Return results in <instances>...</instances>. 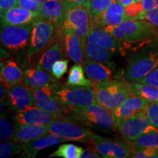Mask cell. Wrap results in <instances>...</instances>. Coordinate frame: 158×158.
<instances>
[{
	"instance_id": "28",
	"label": "cell",
	"mask_w": 158,
	"mask_h": 158,
	"mask_svg": "<svg viewBox=\"0 0 158 158\" xmlns=\"http://www.w3.org/2000/svg\"><path fill=\"white\" fill-rule=\"evenodd\" d=\"M132 94L141 97L149 102H158V88L139 82H128Z\"/></svg>"
},
{
	"instance_id": "4",
	"label": "cell",
	"mask_w": 158,
	"mask_h": 158,
	"mask_svg": "<svg viewBox=\"0 0 158 158\" xmlns=\"http://www.w3.org/2000/svg\"><path fill=\"white\" fill-rule=\"evenodd\" d=\"M158 66V47L147 48L130 59L125 72L128 82H138Z\"/></svg>"
},
{
	"instance_id": "31",
	"label": "cell",
	"mask_w": 158,
	"mask_h": 158,
	"mask_svg": "<svg viewBox=\"0 0 158 158\" xmlns=\"http://www.w3.org/2000/svg\"><path fill=\"white\" fill-rule=\"evenodd\" d=\"M130 142L133 148L158 149V130L144 134Z\"/></svg>"
},
{
	"instance_id": "1",
	"label": "cell",
	"mask_w": 158,
	"mask_h": 158,
	"mask_svg": "<svg viewBox=\"0 0 158 158\" xmlns=\"http://www.w3.org/2000/svg\"><path fill=\"white\" fill-rule=\"evenodd\" d=\"M95 93L96 102L110 111L121 106L132 95L128 83L120 81H108L94 83L92 86Z\"/></svg>"
},
{
	"instance_id": "36",
	"label": "cell",
	"mask_w": 158,
	"mask_h": 158,
	"mask_svg": "<svg viewBox=\"0 0 158 158\" xmlns=\"http://www.w3.org/2000/svg\"><path fill=\"white\" fill-rule=\"evenodd\" d=\"M68 68V60L60 59L53 64L51 69V73L56 79L61 78L66 73Z\"/></svg>"
},
{
	"instance_id": "37",
	"label": "cell",
	"mask_w": 158,
	"mask_h": 158,
	"mask_svg": "<svg viewBox=\"0 0 158 158\" xmlns=\"http://www.w3.org/2000/svg\"><path fill=\"white\" fill-rule=\"evenodd\" d=\"M125 14L127 19H137V18L143 12L141 2H134L124 7Z\"/></svg>"
},
{
	"instance_id": "5",
	"label": "cell",
	"mask_w": 158,
	"mask_h": 158,
	"mask_svg": "<svg viewBox=\"0 0 158 158\" xmlns=\"http://www.w3.org/2000/svg\"><path fill=\"white\" fill-rule=\"evenodd\" d=\"M48 133L64 139L87 143L91 142L94 133L88 128L82 127L75 122L64 118H57L48 124Z\"/></svg>"
},
{
	"instance_id": "19",
	"label": "cell",
	"mask_w": 158,
	"mask_h": 158,
	"mask_svg": "<svg viewBox=\"0 0 158 158\" xmlns=\"http://www.w3.org/2000/svg\"><path fill=\"white\" fill-rule=\"evenodd\" d=\"M69 141L68 140L59 137L56 135L48 133L24 143L22 157H35L40 151L60 143Z\"/></svg>"
},
{
	"instance_id": "14",
	"label": "cell",
	"mask_w": 158,
	"mask_h": 158,
	"mask_svg": "<svg viewBox=\"0 0 158 158\" xmlns=\"http://www.w3.org/2000/svg\"><path fill=\"white\" fill-rule=\"evenodd\" d=\"M57 118L53 114L35 106L18 112L15 116V121L19 124L41 126L48 125Z\"/></svg>"
},
{
	"instance_id": "18",
	"label": "cell",
	"mask_w": 158,
	"mask_h": 158,
	"mask_svg": "<svg viewBox=\"0 0 158 158\" xmlns=\"http://www.w3.org/2000/svg\"><path fill=\"white\" fill-rule=\"evenodd\" d=\"M39 19L38 13L18 6L1 13V26L29 24Z\"/></svg>"
},
{
	"instance_id": "47",
	"label": "cell",
	"mask_w": 158,
	"mask_h": 158,
	"mask_svg": "<svg viewBox=\"0 0 158 158\" xmlns=\"http://www.w3.org/2000/svg\"><path fill=\"white\" fill-rule=\"evenodd\" d=\"M118 2H120L124 7H127V6L131 5L134 2H135V0H116Z\"/></svg>"
},
{
	"instance_id": "41",
	"label": "cell",
	"mask_w": 158,
	"mask_h": 158,
	"mask_svg": "<svg viewBox=\"0 0 158 158\" xmlns=\"http://www.w3.org/2000/svg\"><path fill=\"white\" fill-rule=\"evenodd\" d=\"M18 6L35 13H38L40 4L37 3L34 0H18Z\"/></svg>"
},
{
	"instance_id": "3",
	"label": "cell",
	"mask_w": 158,
	"mask_h": 158,
	"mask_svg": "<svg viewBox=\"0 0 158 158\" xmlns=\"http://www.w3.org/2000/svg\"><path fill=\"white\" fill-rule=\"evenodd\" d=\"M53 92L61 103L69 107H81L95 103V93L92 86L52 85Z\"/></svg>"
},
{
	"instance_id": "12",
	"label": "cell",
	"mask_w": 158,
	"mask_h": 158,
	"mask_svg": "<svg viewBox=\"0 0 158 158\" xmlns=\"http://www.w3.org/2000/svg\"><path fill=\"white\" fill-rule=\"evenodd\" d=\"M149 103L145 99L132 94L121 106L111 111L116 124L127 118L146 114Z\"/></svg>"
},
{
	"instance_id": "48",
	"label": "cell",
	"mask_w": 158,
	"mask_h": 158,
	"mask_svg": "<svg viewBox=\"0 0 158 158\" xmlns=\"http://www.w3.org/2000/svg\"><path fill=\"white\" fill-rule=\"evenodd\" d=\"M34 1H35V2H37V3H39V4H42V3H43L44 2H45L46 1V0H34Z\"/></svg>"
},
{
	"instance_id": "26",
	"label": "cell",
	"mask_w": 158,
	"mask_h": 158,
	"mask_svg": "<svg viewBox=\"0 0 158 158\" xmlns=\"http://www.w3.org/2000/svg\"><path fill=\"white\" fill-rule=\"evenodd\" d=\"M64 58V54L62 53V45L60 44V41L56 40L51 46L45 51L44 54L41 56L37 68L43 69L48 72H51L53 64L57 61L63 59Z\"/></svg>"
},
{
	"instance_id": "42",
	"label": "cell",
	"mask_w": 158,
	"mask_h": 158,
	"mask_svg": "<svg viewBox=\"0 0 158 158\" xmlns=\"http://www.w3.org/2000/svg\"><path fill=\"white\" fill-rule=\"evenodd\" d=\"M90 29H91V25L89 23V24L84 26V27H81V28L73 29V30L70 31L69 33H71V34L74 35L75 36L78 37V38L80 39L83 43H84L86 40V37H87V35L89 34V32ZM67 34H68V33H67Z\"/></svg>"
},
{
	"instance_id": "15",
	"label": "cell",
	"mask_w": 158,
	"mask_h": 158,
	"mask_svg": "<svg viewBox=\"0 0 158 158\" xmlns=\"http://www.w3.org/2000/svg\"><path fill=\"white\" fill-rule=\"evenodd\" d=\"M7 98L11 107L18 112L35 106L32 90L23 84H19L9 89Z\"/></svg>"
},
{
	"instance_id": "34",
	"label": "cell",
	"mask_w": 158,
	"mask_h": 158,
	"mask_svg": "<svg viewBox=\"0 0 158 158\" xmlns=\"http://www.w3.org/2000/svg\"><path fill=\"white\" fill-rule=\"evenodd\" d=\"M15 128L8 121L5 114H1L0 118V139L2 141L10 140L13 138Z\"/></svg>"
},
{
	"instance_id": "44",
	"label": "cell",
	"mask_w": 158,
	"mask_h": 158,
	"mask_svg": "<svg viewBox=\"0 0 158 158\" xmlns=\"http://www.w3.org/2000/svg\"><path fill=\"white\" fill-rule=\"evenodd\" d=\"M67 8L73 7H81L86 5L87 0H62Z\"/></svg>"
},
{
	"instance_id": "22",
	"label": "cell",
	"mask_w": 158,
	"mask_h": 158,
	"mask_svg": "<svg viewBox=\"0 0 158 158\" xmlns=\"http://www.w3.org/2000/svg\"><path fill=\"white\" fill-rule=\"evenodd\" d=\"M84 64L85 73L94 83H103L111 80V71L102 63L93 60L85 55Z\"/></svg>"
},
{
	"instance_id": "38",
	"label": "cell",
	"mask_w": 158,
	"mask_h": 158,
	"mask_svg": "<svg viewBox=\"0 0 158 158\" xmlns=\"http://www.w3.org/2000/svg\"><path fill=\"white\" fill-rule=\"evenodd\" d=\"M137 19L146 20L158 27V7L149 10L143 11L137 18Z\"/></svg>"
},
{
	"instance_id": "17",
	"label": "cell",
	"mask_w": 158,
	"mask_h": 158,
	"mask_svg": "<svg viewBox=\"0 0 158 158\" xmlns=\"http://www.w3.org/2000/svg\"><path fill=\"white\" fill-rule=\"evenodd\" d=\"M89 23L90 18L85 6L68 7L65 12L62 25L63 35Z\"/></svg>"
},
{
	"instance_id": "6",
	"label": "cell",
	"mask_w": 158,
	"mask_h": 158,
	"mask_svg": "<svg viewBox=\"0 0 158 158\" xmlns=\"http://www.w3.org/2000/svg\"><path fill=\"white\" fill-rule=\"evenodd\" d=\"M118 26L124 32V43L149 41L158 36V27L146 20L127 19Z\"/></svg>"
},
{
	"instance_id": "49",
	"label": "cell",
	"mask_w": 158,
	"mask_h": 158,
	"mask_svg": "<svg viewBox=\"0 0 158 158\" xmlns=\"http://www.w3.org/2000/svg\"><path fill=\"white\" fill-rule=\"evenodd\" d=\"M143 0H135V2H143Z\"/></svg>"
},
{
	"instance_id": "13",
	"label": "cell",
	"mask_w": 158,
	"mask_h": 158,
	"mask_svg": "<svg viewBox=\"0 0 158 158\" xmlns=\"http://www.w3.org/2000/svg\"><path fill=\"white\" fill-rule=\"evenodd\" d=\"M127 20L124 7L118 1L114 2L98 16L90 19L92 27L105 28L108 26H116Z\"/></svg>"
},
{
	"instance_id": "46",
	"label": "cell",
	"mask_w": 158,
	"mask_h": 158,
	"mask_svg": "<svg viewBox=\"0 0 158 158\" xmlns=\"http://www.w3.org/2000/svg\"><path fill=\"white\" fill-rule=\"evenodd\" d=\"M102 157L98 152L91 150H84L80 158H100Z\"/></svg>"
},
{
	"instance_id": "30",
	"label": "cell",
	"mask_w": 158,
	"mask_h": 158,
	"mask_svg": "<svg viewBox=\"0 0 158 158\" xmlns=\"http://www.w3.org/2000/svg\"><path fill=\"white\" fill-rule=\"evenodd\" d=\"M84 151L83 148L73 143H64L59 146L56 151L51 154L49 157H61L64 158H80Z\"/></svg>"
},
{
	"instance_id": "8",
	"label": "cell",
	"mask_w": 158,
	"mask_h": 158,
	"mask_svg": "<svg viewBox=\"0 0 158 158\" xmlns=\"http://www.w3.org/2000/svg\"><path fill=\"white\" fill-rule=\"evenodd\" d=\"M116 128L122 137L130 141L146 133L158 130L150 122L147 113L124 120L116 124Z\"/></svg>"
},
{
	"instance_id": "29",
	"label": "cell",
	"mask_w": 158,
	"mask_h": 158,
	"mask_svg": "<svg viewBox=\"0 0 158 158\" xmlns=\"http://www.w3.org/2000/svg\"><path fill=\"white\" fill-rule=\"evenodd\" d=\"M67 85L78 86H92V87L94 82L85 77L84 70L81 64L76 63L73 66L71 67L69 71Z\"/></svg>"
},
{
	"instance_id": "43",
	"label": "cell",
	"mask_w": 158,
	"mask_h": 158,
	"mask_svg": "<svg viewBox=\"0 0 158 158\" xmlns=\"http://www.w3.org/2000/svg\"><path fill=\"white\" fill-rule=\"evenodd\" d=\"M18 0H0V11L1 13L7 10L17 7Z\"/></svg>"
},
{
	"instance_id": "45",
	"label": "cell",
	"mask_w": 158,
	"mask_h": 158,
	"mask_svg": "<svg viewBox=\"0 0 158 158\" xmlns=\"http://www.w3.org/2000/svg\"><path fill=\"white\" fill-rule=\"evenodd\" d=\"M141 4L143 11H147L158 7V0H143Z\"/></svg>"
},
{
	"instance_id": "2",
	"label": "cell",
	"mask_w": 158,
	"mask_h": 158,
	"mask_svg": "<svg viewBox=\"0 0 158 158\" xmlns=\"http://www.w3.org/2000/svg\"><path fill=\"white\" fill-rule=\"evenodd\" d=\"M69 108V114L77 122H84L102 129L109 130L116 127V122L112 112L98 103Z\"/></svg>"
},
{
	"instance_id": "35",
	"label": "cell",
	"mask_w": 158,
	"mask_h": 158,
	"mask_svg": "<svg viewBox=\"0 0 158 158\" xmlns=\"http://www.w3.org/2000/svg\"><path fill=\"white\" fill-rule=\"evenodd\" d=\"M130 157L135 158H158V149L150 148H133Z\"/></svg>"
},
{
	"instance_id": "9",
	"label": "cell",
	"mask_w": 158,
	"mask_h": 158,
	"mask_svg": "<svg viewBox=\"0 0 158 158\" xmlns=\"http://www.w3.org/2000/svg\"><path fill=\"white\" fill-rule=\"evenodd\" d=\"M35 98V106L53 114L58 118H64L69 114V106L61 103L53 92L52 85L32 89Z\"/></svg>"
},
{
	"instance_id": "25",
	"label": "cell",
	"mask_w": 158,
	"mask_h": 158,
	"mask_svg": "<svg viewBox=\"0 0 158 158\" xmlns=\"http://www.w3.org/2000/svg\"><path fill=\"white\" fill-rule=\"evenodd\" d=\"M64 35V50L68 56L76 63L82 64L85 56L83 42L71 33Z\"/></svg>"
},
{
	"instance_id": "23",
	"label": "cell",
	"mask_w": 158,
	"mask_h": 158,
	"mask_svg": "<svg viewBox=\"0 0 158 158\" xmlns=\"http://www.w3.org/2000/svg\"><path fill=\"white\" fill-rule=\"evenodd\" d=\"M1 83L6 88L10 89L15 85L23 82L24 72L13 60H7L2 65Z\"/></svg>"
},
{
	"instance_id": "20",
	"label": "cell",
	"mask_w": 158,
	"mask_h": 158,
	"mask_svg": "<svg viewBox=\"0 0 158 158\" xmlns=\"http://www.w3.org/2000/svg\"><path fill=\"white\" fill-rule=\"evenodd\" d=\"M56 78L48 71L40 68H29L24 71L23 84L27 87L32 89L51 86L55 84Z\"/></svg>"
},
{
	"instance_id": "33",
	"label": "cell",
	"mask_w": 158,
	"mask_h": 158,
	"mask_svg": "<svg viewBox=\"0 0 158 158\" xmlns=\"http://www.w3.org/2000/svg\"><path fill=\"white\" fill-rule=\"evenodd\" d=\"M116 0H87L85 7L87 10L90 19L98 16Z\"/></svg>"
},
{
	"instance_id": "16",
	"label": "cell",
	"mask_w": 158,
	"mask_h": 158,
	"mask_svg": "<svg viewBox=\"0 0 158 158\" xmlns=\"http://www.w3.org/2000/svg\"><path fill=\"white\" fill-rule=\"evenodd\" d=\"M67 7L62 0H46L40 7L38 15L40 19L49 21L57 28L62 29Z\"/></svg>"
},
{
	"instance_id": "10",
	"label": "cell",
	"mask_w": 158,
	"mask_h": 158,
	"mask_svg": "<svg viewBox=\"0 0 158 158\" xmlns=\"http://www.w3.org/2000/svg\"><path fill=\"white\" fill-rule=\"evenodd\" d=\"M54 23L51 21L41 19L32 23L27 56L32 57L48 45L54 35Z\"/></svg>"
},
{
	"instance_id": "11",
	"label": "cell",
	"mask_w": 158,
	"mask_h": 158,
	"mask_svg": "<svg viewBox=\"0 0 158 158\" xmlns=\"http://www.w3.org/2000/svg\"><path fill=\"white\" fill-rule=\"evenodd\" d=\"M91 143L94 151L102 157L125 158L130 157L131 155V145L125 142L108 139L94 134Z\"/></svg>"
},
{
	"instance_id": "21",
	"label": "cell",
	"mask_w": 158,
	"mask_h": 158,
	"mask_svg": "<svg viewBox=\"0 0 158 158\" xmlns=\"http://www.w3.org/2000/svg\"><path fill=\"white\" fill-rule=\"evenodd\" d=\"M86 41L103 47L111 51L112 52L121 50V42L116 40L104 30L103 28H99L91 26L89 32L86 37Z\"/></svg>"
},
{
	"instance_id": "7",
	"label": "cell",
	"mask_w": 158,
	"mask_h": 158,
	"mask_svg": "<svg viewBox=\"0 0 158 158\" xmlns=\"http://www.w3.org/2000/svg\"><path fill=\"white\" fill-rule=\"evenodd\" d=\"M32 23L2 27L1 43L6 48L18 51L25 48L30 41Z\"/></svg>"
},
{
	"instance_id": "40",
	"label": "cell",
	"mask_w": 158,
	"mask_h": 158,
	"mask_svg": "<svg viewBox=\"0 0 158 158\" xmlns=\"http://www.w3.org/2000/svg\"><path fill=\"white\" fill-rule=\"evenodd\" d=\"M138 82L141 84H149L158 88V66L153 69L147 76L140 79Z\"/></svg>"
},
{
	"instance_id": "32",
	"label": "cell",
	"mask_w": 158,
	"mask_h": 158,
	"mask_svg": "<svg viewBox=\"0 0 158 158\" xmlns=\"http://www.w3.org/2000/svg\"><path fill=\"white\" fill-rule=\"evenodd\" d=\"M23 146L24 143L13 139L2 141L0 143V157L1 158H5L23 152Z\"/></svg>"
},
{
	"instance_id": "39",
	"label": "cell",
	"mask_w": 158,
	"mask_h": 158,
	"mask_svg": "<svg viewBox=\"0 0 158 158\" xmlns=\"http://www.w3.org/2000/svg\"><path fill=\"white\" fill-rule=\"evenodd\" d=\"M147 115L152 124L158 130V102H149Z\"/></svg>"
},
{
	"instance_id": "24",
	"label": "cell",
	"mask_w": 158,
	"mask_h": 158,
	"mask_svg": "<svg viewBox=\"0 0 158 158\" xmlns=\"http://www.w3.org/2000/svg\"><path fill=\"white\" fill-rule=\"evenodd\" d=\"M48 133H49L47 125L20 124L15 128V132L12 139L25 143Z\"/></svg>"
},
{
	"instance_id": "27",
	"label": "cell",
	"mask_w": 158,
	"mask_h": 158,
	"mask_svg": "<svg viewBox=\"0 0 158 158\" xmlns=\"http://www.w3.org/2000/svg\"><path fill=\"white\" fill-rule=\"evenodd\" d=\"M83 44H84L85 55L89 57L90 59L108 65H110L112 63L111 51L108 50L98 45L89 43L86 40H85Z\"/></svg>"
}]
</instances>
